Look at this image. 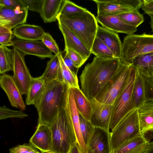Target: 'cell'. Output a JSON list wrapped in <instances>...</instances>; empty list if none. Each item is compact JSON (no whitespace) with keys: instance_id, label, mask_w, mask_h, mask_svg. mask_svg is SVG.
Listing matches in <instances>:
<instances>
[{"instance_id":"e575fe53","label":"cell","mask_w":153,"mask_h":153,"mask_svg":"<svg viewBox=\"0 0 153 153\" xmlns=\"http://www.w3.org/2000/svg\"><path fill=\"white\" fill-rule=\"evenodd\" d=\"M81 133L84 143L88 148L89 142L94 132L95 127L90 121L84 118L79 114Z\"/></svg>"},{"instance_id":"d4e9b609","label":"cell","mask_w":153,"mask_h":153,"mask_svg":"<svg viewBox=\"0 0 153 153\" xmlns=\"http://www.w3.org/2000/svg\"><path fill=\"white\" fill-rule=\"evenodd\" d=\"M146 78L137 71L133 91V101L136 108H139L147 101Z\"/></svg>"},{"instance_id":"83f0119b","label":"cell","mask_w":153,"mask_h":153,"mask_svg":"<svg viewBox=\"0 0 153 153\" xmlns=\"http://www.w3.org/2000/svg\"><path fill=\"white\" fill-rule=\"evenodd\" d=\"M72 89L75 105L79 114L90 121L92 106L90 100L80 88Z\"/></svg>"},{"instance_id":"d6a6232c","label":"cell","mask_w":153,"mask_h":153,"mask_svg":"<svg viewBox=\"0 0 153 153\" xmlns=\"http://www.w3.org/2000/svg\"><path fill=\"white\" fill-rule=\"evenodd\" d=\"M120 18L128 25L137 28L144 21V17L139 10H134L119 14Z\"/></svg>"},{"instance_id":"ffe728a7","label":"cell","mask_w":153,"mask_h":153,"mask_svg":"<svg viewBox=\"0 0 153 153\" xmlns=\"http://www.w3.org/2000/svg\"><path fill=\"white\" fill-rule=\"evenodd\" d=\"M110 132L95 127L88 148L95 153H111Z\"/></svg>"},{"instance_id":"8fae6325","label":"cell","mask_w":153,"mask_h":153,"mask_svg":"<svg viewBox=\"0 0 153 153\" xmlns=\"http://www.w3.org/2000/svg\"><path fill=\"white\" fill-rule=\"evenodd\" d=\"M65 110L68 118L72 124L76 134V143L81 153H87L88 149L85 145L81 131L79 114L75 105L71 88L68 87Z\"/></svg>"},{"instance_id":"ba28073f","label":"cell","mask_w":153,"mask_h":153,"mask_svg":"<svg viewBox=\"0 0 153 153\" xmlns=\"http://www.w3.org/2000/svg\"><path fill=\"white\" fill-rule=\"evenodd\" d=\"M131 65L122 61L117 69L95 99L103 104L113 105L122 89Z\"/></svg>"},{"instance_id":"f546056e","label":"cell","mask_w":153,"mask_h":153,"mask_svg":"<svg viewBox=\"0 0 153 153\" xmlns=\"http://www.w3.org/2000/svg\"><path fill=\"white\" fill-rule=\"evenodd\" d=\"M14 52L6 46H0V73L3 74L6 72L13 70Z\"/></svg>"},{"instance_id":"9c48e42d","label":"cell","mask_w":153,"mask_h":153,"mask_svg":"<svg viewBox=\"0 0 153 153\" xmlns=\"http://www.w3.org/2000/svg\"><path fill=\"white\" fill-rule=\"evenodd\" d=\"M97 6V16L118 15L141 8L142 0H92Z\"/></svg>"},{"instance_id":"bcb514c9","label":"cell","mask_w":153,"mask_h":153,"mask_svg":"<svg viewBox=\"0 0 153 153\" xmlns=\"http://www.w3.org/2000/svg\"><path fill=\"white\" fill-rule=\"evenodd\" d=\"M145 153H153V140L149 142Z\"/></svg>"},{"instance_id":"e0dca14e","label":"cell","mask_w":153,"mask_h":153,"mask_svg":"<svg viewBox=\"0 0 153 153\" xmlns=\"http://www.w3.org/2000/svg\"><path fill=\"white\" fill-rule=\"evenodd\" d=\"M52 141L50 126L44 124H38L36 130L29 140L30 143L39 149L41 153L51 151Z\"/></svg>"},{"instance_id":"c3c4849f","label":"cell","mask_w":153,"mask_h":153,"mask_svg":"<svg viewBox=\"0 0 153 153\" xmlns=\"http://www.w3.org/2000/svg\"><path fill=\"white\" fill-rule=\"evenodd\" d=\"M148 15L151 18L150 24L152 29V32L153 33V14H149Z\"/></svg>"},{"instance_id":"30bf717a","label":"cell","mask_w":153,"mask_h":153,"mask_svg":"<svg viewBox=\"0 0 153 153\" xmlns=\"http://www.w3.org/2000/svg\"><path fill=\"white\" fill-rule=\"evenodd\" d=\"M13 79L22 94H27L32 78L25 60V54L14 48Z\"/></svg>"},{"instance_id":"d6986e66","label":"cell","mask_w":153,"mask_h":153,"mask_svg":"<svg viewBox=\"0 0 153 153\" xmlns=\"http://www.w3.org/2000/svg\"><path fill=\"white\" fill-rule=\"evenodd\" d=\"M59 30L64 38L65 48L71 49L87 60L91 52L81 40L63 24L58 22Z\"/></svg>"},{"instance_id":"9a60e30c","label":"cell","mask_w":153,"mask_h":153,"mask_svg":"<svg viewBox=\"0 0 153 153\" xmlns=\"http://www.w3.org/2000/svg\"><path fill=\"white\" fill-rule=\"evenodd\" d=\"M0 85L7 94L11 105L19 109L21 111L25 110L26 106L22 95L15 84L13 76L5 73L0 75Z\"/></svg>"},{"instance_id":"d590c367","label":"cell","mask_w":153,"mask_h":153,"mask_svg":"<svg viewBox=\"0 0 153 153\" xmlns=\"http://www.w3.org/2000/svg\"><path fill=\"white\" fill-rule=\"evenodd\" d=\"M28 116L22 111L14 110L9 108L5 105L0 107V119L9 118H24Z\"/></svg>"},{"instance_id":"6da1fadb","label":"cell","mask_w":153,"mask_h":153,"mask_svg":"<svg viewBox=\"0 0 153 153\" xmlns=\"http://www.w3.org/2000/svg\"><path fill=\"white\" fill-rule=\"evenodd\" d=\"M122 61L117 57L105 59L96 56L85 65L79 77L81 89L89 99L96 98Z\"/></svg>"},{"instance_id":"4dcf8cb0","label":"cell","mask_w":153,"mask_h":153,"mask_svg":"<svg viewBox=\"0 0 153 153\" xmlns=\"http://www.w3.org/2000/svg\"><path fill=\"white\" fill-rule=\"evenodd\" d=\"M63 83L68 87L79 88L77 74L71 71L65 65L63 60L61 51L58 54Z\"/></svg>"},{"instance_id":"f1b7e54d","label":"cell","mask_w":153,"mask_h":153,"mask_svg":"<svg viewBox=\"0 0 153 153\" xmlns=\"http://www.w3.org/2000/svg\"><path fill=\"white\" fill-rule=\"evenodd\" d=\"M131 64L137 72L147 77L153 73V53L138 56Z\"/></svg>"},{"instance_id":"4316f807","label":"cell","mask_w":153,"mask_h":153,"mask_svg":"<svg viewBox=\"0 0 153 153\" xmlns=\"http://www.w3.org/2000/svg\"><path fill=\"white\" fill-rule=\"evenodd\" d=\"M64 0H44L40 14L44 22L56 21Z\"/></svg>"},{"instance_id":"277c9868","label":"cell","mask_w":153,"mask_h":153,"mask_svg":"<svg viewBox=\"0 0 153 153\" xmlns=\"http://www.w3.org/2000/svg\"><path fill=\"white\" fill-rule=\"evenodd\" d=\"M52 141L51 151L55 153H68L76 143L75 131L68 118L65 108L60 111L51 125Z\"/></svg>"},{"instance_id":"44dd1931","label":"cell","mask_w":153,"mask_h":153,"mask_svg":"<svg viewBox=\"0 0 153 153\" xmlns=\"http://www.w3.org/2000/svg\"><path fill=\"white\" fill-rule=\"evenodd\" d=\"M96 37L107 45L116 57L122 60V43L117 33L98 25Z\"/></svg>"},{"instance_id":"4fadbf2b","label":"cell","mask_w":153,"mask_h":153,"mask_svg":"<svg viewBox=\"0 0 153 153\" xmlns=\"http://www.w3.org/2000/svg\"><path fill=\"white\" fill-rule=\"evenodd\" d=\"M28 10L19 6L11 8L0 6V25L12 30L15 27L26 22Z\"/></svg>"},{"instance_id":"7a4b0ae2","label":"cell","mask_w":153,"mask_h":153,"mask_svg":"<svg viewBox=\"0 0 153 153\" xmlns=\"http://www.w3.org/2000/svg\"><path fill=\"white\" fill-rule=\"evenodd\" d=\"M67 87L58 81L46 84L42 97L35 105L38 114V124L51 125L59 112L65 108Z\"/></svg>"},{"instance_id":"74e56055","label":"cell","mask_w":153,"mask_h":153,"mask_svg":"<svg viewBox=\"0 0 153 153\" xmlns=\"http://www.w3.org/2000/svg\"><path fill=\"white\" fill-rule=\"evenodd\" d=\"M23 6L28 10L39 13L42 10L44 0H20Z\"/></svg>"},{"instance_id":"ee69618b","label":"cell","mask_w":153,"mask_h":153,"mask_svg":"<svg viewBox=\"0 0 153 153\" xmlns=\"http://www.w3.org/2000/svg\"><path fill=\"white\" fill-rule=\"evenodd\" d=\"M141 8L145 13L153 14V0H142Z\"/></svg>"},{"instance_id":"7402d4cb","label":"cell","mask_w":153,"mask_h":153,"mask_svg":"<svg viewBox=\"0 0 153 153\" xmlns=\"http://www.w3.org/2000/svg\"><path fill=\"white\" fill-rule=\"evenodd\" d=\"M13 35L18 39L27 41L41 40L45 32L40 26L23 24L13 28Z\"/></svg>"},{"instance_id":"52a82bcc","label":"cell","mask_w":153,"mask_h":153,"mask_svg":"<svg viewBox=\"0 0 153 153\" xmlns=\"http://www.w3.org/2000/svg\"><path fill=\"white\" fill-rule=\"evenodd\" d=\"M153 53V35L143 33L125 36L122 43V62L131 64L138 56Z\"/></svg>"},{"instance_id":"484cf974","label":"cell","mask_w":153,"mask_h":153,"mask_svg":"<svg viewBox=\"0 0 153 153\" xmlns=\"http://www.w3.org/2000/svg\"><path fill=\"white\" fill-rule=\"evenodd\" d=\"M46 84L40 77H32L27 94L25 104L27 105L37 104L45 90Z\"/></svg>"},{"instance_id":"603a6c76","label":"cell","mask_w":153,"mask_h":153,"mask_svg":"<svg viewBox=\"0 0 153 153\" xmlns=\"http://www.w3.org/2000/svg\"><path fill=\"white\" fill-rule=\"evenodd\" d=\"M39 77L46 84L54 81L63 83L58 54L53 55L50 58L44 72Z\"/></svg>"},{"instance_id":"836d02e7","label":"cell","mask_w":153,"mask_h":153,"mask_svg":"<svg viewBox=\"0 0 153 153\" xmlns=\"http://www.w3.org/2000/svg\"><path fill=\"white\" fill-rule=\"evenodd\" d=\"M88 10L68 0L63 1L58 14L68 16L74 14L82 13Z\"/></svg>"},{"instance_id":"8992f818","label":"cell","mask_w":153,"mask_h":153,"mask_svg":"<svg viewBox=\"0 0 153 153\" xmlns=\"http://www.w3.org/2000/svg\"><path fill=\"white\" fill-rule=\"evenodd\" d=\"M141 136L138 109L134 108L110 132L111 152L125 143Z\"/></svg>"},{"instance_id":"60d3db41","label":"cell","mask_w":153,"mask_h":153,"mask_svg":"<svg viewBox=\"0 0 153 153\" xmlns=\"http://www.w3.org/2000/svg\"><path fill=\"white\" fill-rule=\"evenodd\" d=\"M13 32L0 34V46H12Z\"/></svg>"},{"instance_id":"7dc6e473","label":"cell","mask_w":153,"mask_h":153,"mask_svg":"<svg viewBox=\"0 0 153 153\" xmlns=\"http://www.w3.org/2000/svg\"><path fill=\"white\" fill-rule=\"evenodd\" d=\"M11 30L5 27L0 25V34L13 32Z\"/></svg>"},{"instance_id":"5bb4252c","label":"cell","mask_w":153,"mask_h":153,"mask_svg":"<svg viewBox=\"0 0 153 153\" xmlns=\"http://www.w3.org/2000/svg\"><path fill=\"white\" fill-rule=\"evenodd\" d=\"M12 46L25 55H30L42 58H51L52 52L41 40L27 41L18 38L13 40Z\"/></svg>"},{"instance_id":"681fc988","label":"cell","mask_w":153,"mask_h":153,"mask_svg":"<svg viewBox=\"0 0 153 153\" xmlns=\"http://www.w3.org/2000/svg\"><path fill=\"white\" fill-rule=\"evenodd\" d=\"M87 153H95L90 149H88Z\"/></svg>"},{"instance_id":"f6af8a7d","label":"cell","mask_w":153,"mask_h":153,"mask_svg":"<svg viewBox=\"0 0 153 153\" xmlns=\"http://www.w3.org/2000/svg\"><path fill=\"white\" fill-rule=\"evenodd\" d=\"M68 153H81L79 146L76 143L72 146Z\"/></svg>"},{"instance_id":"f907efd6","label":"cell","mask_w":153,"mask_h":153,"mask_svg":"<svg viewBox=\"0 0 153 153\" xmlns=\"http://www.w3.org/2000/svg\"><path fill=\"white\" fill-rule=\"evenodd\" d=\"M46 153H55L53 152H52V151H50V152H47Z\"/></svg>"},{"instance_id":"cb8c5ba5","label":"cell","mask_w":153,"mask_h":153,"mask_svg":"<svg viewBox=\"0 0 153 153\" xmlns=\"http://www.w3.org/2000/svg\"><path fill=\"white\" fill-rule=\"evenodd\" d=\"M149 142L143 136L137 137L122 144L111 153H145Z\"/></svg>"},{"instance_id":"7c38bea8","label":"cell","mask_w":153,"mask_h":153,"mask_svg":"<svg viewBox=\"0 0 153 153\" xmlns=\"http://www.w3.org/2000/svg\"><path fill=\"white\" fill-rule=\"evenodd\" d=\"M92 112L90 121L95 127L99 128L110 132L109 126L113 105L101 103L95 99H89Z\"/></svg>"},{"instance_id":"7bdbcfd3","label":"cell","mask_w":153,"mask_h":153,"mask_svg":"<svg viewBox=\"0 0 153 153\" xmlns=\"http://www.w3.org/2000/svg\"><path fill=\"white\" fill-rule=\"evenodd\" d=\"M0 6L11 8L19 6L24 7L20 0H0Z\"/></svg>"},{"instance_id":"ac0fdd59","label":"cell","mask_w":153,"mask_h":153,"mask_svg":"<svg viewBox=\"0 0 153 153\" xmlns=\"http://www.w3.org/2000/svg\"><path fill=\"white\" fill-rule=\"evenodd\" d=\"M98 22L102 26L116 33H121L131 34L137 30V28L131 26L123 21L119 14L97 16Z\"/></svg>"},{"instance_id":"3957f363","label":"cell","mask_w":153,"mask_h":153,"mask_svg":"<svg viewBox=\"0 0 153 153\" xmlns=\"http://www.w3.org/2000/svg\"><path fill=\"white\" fill-rule=\"evenodd\" d=\"M57 19L74 33L91 51L98 26L93 14L88 10L67 17L58 14Z\"/></svg>"},{"instance_id":"5b68a950","label":"cell","mask_w":153,"mask_h":153,"mask_svg":"<svg viewBox=\"0 0 153 153\" xmlns=\"http://www.w3.org/2000/svg\"><path fill=\"white\" fill-rule=\"evenodd\" d=\"M137 71L131 64L125 84L113 105L109 126L113 131L124 117L134 108L133 98V89Z\"/></svg>"},{"instance_id":"1f68e13d","label":"cell","mask_w":153,"mask_h":153,"mask_svg":"<svg viewBox=\"0 0 153 153\" xmlns=\"http://www.w3.org/2000/svg\"><path fill=\"white\" fill-rule=\"evenodd\" d=\"M91 51V53L99 58L111 59L116 57L107 45L97 37L94 40Z\"/></svg>"},{"instance_id":"2e32d148","label":"cell","mask_w":153,"mask_h":153,"mask_svg":"<svg viewBox=\"0 0 153 153\" xmlns=\"http://www.w3.org/2000/svg\"><path fill=\"white\" fill-rule=\"evenodd\" d=\"M138 111L141 134L150 141L153 139V100H147Z\"/></svg>"},{"instance_id":"b9f144b4","label":"cell","mask_w":153,"mask_h":153,"mask_svg":"<svg viewBox=\"0 0 153 153\" xmlns=\"http://www.w3.org/2000/svg\"><path fill=\"white\" fill-rule=\"evenodd\" d=\"M61 55L64 62L66 66L72 72L77 74L79 68H77L64 50L61 52Z\"/></svg>"},{"instance_id":"ab89813d","label":"cell","mask_w":153,"mask_h":153,"mask_svg":"<svg viewBox=\"0 0 153 153\" xmlns=\"http://www.w3.org/2000/svg\"><path fill=\"white\" fill-rule=\"evenodd\" d=\"M64 50L73 61L75 66L78 68H80L87 60L79 54L71 49L65 48Z\"/></svg>"},{"instance_id":"f35d334b","label":"cell","mask_w":153,"mask_h":153,"mask_svg":"<svg viewBox=\"0 0 153 153\" xmlns=\"http://www.w3.org/2000/svg\"><path fill=\"white\" fill-rule=\"evenodd\" d=\"M10 153H41L30 143L19 145L10 148Z\"/></svg>"},{"instance_id":"8d00e7d4","label":"cell","mask_w":153,"mask_h":153,"mask_svg":"<svg viewBox=\"0 0 153 153\" xmlns=\"http://www.w3.org/2000/svg\"><path fill=\"white\" fill-rule=\"evenodd\" d=\"M41 41L44 45L55 54H58L61 51L56 41L48 33L45 32Z\"/></svg>"}]
</instances>
